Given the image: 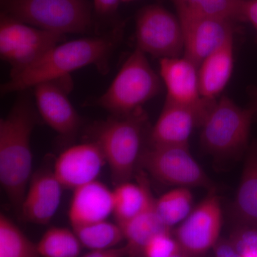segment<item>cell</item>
Listing matches in <instances>:
<instances>
[{
    "instance_id": "4316f807",
    "label": "cell",
    "mask_w": 257,
    "mask_h": 257,
    "mask_svg": "<svg viewBox=\"0 0 257 257\" xmlns=\"http://www.w3.org/2000/svg\"><path fill=\"white\" fill-rule=\"evenodd\" d=\"M228 241L241 256L257 257V226L238 225Z\"/></svg>"
},
{
    "instance_id": "5b68a950",
    "label": "cell",
    "mask_w": 257,
    "mask_h": 257,
    "mask_svg": "<svg viewBox=\"0 0 257 257\" xmlns=\"http://www.w3.org/2000/svg\"><path fill=\"white\" fill-rule=\"evenodd\" d=\"M160 90V77L149 63L146 54L136 47L95 104L112 115L128 114L143 108Z\"/></svg>"
},
{
    "instance_id": "4dcf8cb0",
    "label": "cell",
    "mask_w": 257,
    "mask_h": 257,
    "mask_svg": "<svg viewBox=\"0 0 257 257\" xmlns=\"http://www.w3.org/2000/svg\"><path fill=\"white\" fill-rule=\"evenodd\" d=\"M243 22L252 25L257 33V0H244L242 8Z\"/></svg>"
},
{
    "instance_id": "603a6c76",
    "label": "cell",
    "mask_w": 257,
    "mask_h": 257,
    "mask_svg": "<svg viewBox=\"0 0 257 257\" xmlns=\"http://www.w3.org/2000/svg\"><path fill=\"white\" fill-rule=\"evenodd\" d=\"M72 228L82 245L91 250L114 248L124 239L119 225L106 220Z\"/></svg>"
},
{
    "instance_id": "83f0119b",
    "label": "cell",
    "mask_w": 257,
    "mask_h": 257,
    "mask_svg": "<svg viewBox=\"0 0 257 257\" xmlns=\"http://www.w3.org/2000/svg\"><path fill=\"white\" fill-rule=\"evenodd\" d=\"M182 252L172 231L162 233L152 238L143 248V257H172Z\"/></svg>"
},
{
    "instance_id": "4fadbf2b",
    "label": "cell",
    "mask_w": 257,
    "mask_h": 257,
    "mask_svg": "<svg viewBox=\"0 0 257 257\" xmlns=\"http://www.w3.org/2000/svg\"><path fill=\"white\" fill-rule=\"evenodd\" d=\"M106 162L96 142L83 143L64 150L56 160L53 172L63 188L75 189L95 181Z\"/></svg>"
},
{
    "instance_id": "cb8c5ba5",
    "label": "cell",
    "mask_w": 257,
    "mask_h": 257,
    "mask_svg": "<svg viewBox=\"0 0 257 257\" xmlns=\"http://www.w3.org/2000/svg\"><path fill=\"white\" fill-rule=\"evenodd\" d=\"M193 197L187 187H176L156 199V208L164 223L172 229L192 211Z\"/></svg>"
},
{
    "instance_id": "6da1fadb",
    "label": "cell",
    "mask_w": 257,
    "mask_h": 257,
    "mask_svg": "<svg viewBox=\"0 0 257 257\" xmlns=\"http://www.w3.org/2000/svg\"><path fill=\"white\" fill-rule=\"evenodd\" d=\"M123 25H116L109 33L60 43L40 58L18 72L3 84V94L24 91L45 82L66 78L87 66H95L101 74L109 72V58L122 37Z\"/></svg>"
},
{
    "instance_id": "9c48e42d",
    "label": "cell",
    "mask_w": 257,
    "mask_h": 257,
    "mask_svg": "<svg viewBox=\"0 0 257 257\" xmlns=\"http://www.w3.org/2000/svg\"><path fill=\"white\" fill-rule=\"evenodd\" d=\"M137 48L162 58L184 53V37L178 16L160 5L144 7L136 16Z\"/></svg>"
},
{
    "instance_id": "7c38bea8",
    "label": "cell",
    "mask_w": 257,
    "mask_h": 257,
    "mask_svg": "<svg viewBox=\"0 0 257 257\" xmlns=\"http://www.w3.org/2000/svg\"><path fill=\"white\" fill-rule=\"evenodd\" d=\"M184 37V57L199 68L203 61L234 35L235 22L216 17L177 13Z\"/></svg>"
},
{
    "instance_id": "e0dca14e",
    "label": "cell",
    "mask_w": 257,
    "mask_h": 257,
    "mask_svg": "<svg viewBox=\"0 0 257 257\" xmlns=\"http://www.w3.org/2000/svg\"><path fill=\"white\" fill-rule=\"evenodd\" d=\"M114 193L98 181L74 189L69 218L71 225L81 226L105 221L114 212Z\"/></svg>"
},
{
    "instance_id": "277c9868",
    "label": "cell",
    "mask_w": 257,
    "mask_h": 257,
    "mask_svg": "<svg viewBox=\"0 0 257 257\" xmlns=\"http://www.w3.org/2000/svg\"><path fill=\"white\" fill-rule=\"evenodd\" d=\"M7 16L35 28L57 33L83 34L94 24L87 0H0Z\"/></svg>"
},
{
    "instance_id": "8fae6325",
    "label": "cell",
    "mask_w": 257,
    "mask_h": 257,
    "mask_svg": "<svg viewBox=\"0 0 257 257\" xmlns=\"http://www.w3.org/2000/svg\"><path fill=\"white\" fill-rule=\"evenodd\" d=\"M216 99L205 98L195 106L165 101L163 109L150 133L153 146H189L193 130L202 126Z\"/></svg>"
},
{
    "instance_id": "2e32d148",
    "label": "cell",
    "mask_w": 257,
    "mask_h": 257,
    "mask_svg": "<svg viewBox=\"0 0 257 257\" xmlns=\"http://www.w3.org/2000/svg\"><path fill=\"white\" fill-rule=\"evenodd\" d=\"M62 188L53 172L42 171L35 174L20 210L23 219L37 224L50 222L60 206Z\"/></svg>"
},
{
    "instance_id": "5bb4252c",
    "label": "cell",
    "mask_w": 257,
    "mask_h": 257,
    "mask_svg": "<svg viewBox=\"0 0 257 257\" xmlns=\"http://www.w3.org/2000/svg\"><path fill=\"white\" fill-rule=\"evenodd\" d=\"M67 88L50 81L35 87L37 109L49 126L60 136L70 138L79 130L81 118L67 95Z\"/></svg>"
},
{
    "instance_id": "3957f363",
    "label": "cell",
    "mask_w": 257,
    "mask_h": 257,
    "mask_svg": "<svg viewBox=\"0 0 257 257\" xmlns=\"http://www.w3.org/2000/svg\"><path fill=\"white\" fill-rule=\"evenodd\" d=\"M147 116L143 108L125 115H112L98 125L95 141L100 146L116 185L130 182L142 152Z\"/></svg>"
},
{
    "instance_id": "d6a6232c",
    "label": "cell",
    "mask_w": 257,
    "mask_h": 257,
    "mask_svg": "<svg viewBox=\"0 0 257 257\" xmlns=\"http://www.w3.org/2000/svg\"><path fill=\"white\" fill-rule=\"evenodd\" d=\"M172 257H187L185 256V255L183 253L180 252L179 253H177V254L175 255V256H173Z\"/></svg>"
},
{
    "instance_id": "836d02e7",
    "label": "cell",
    "mask_w": 257,
    "mask_h": 257,
    "mask_svg": "<svg viewBox=\"0 0 257 257\" xmlns=\"http://www.w3.org/2000/svg\"><path fill=\"white\" fill-rule=\"evenodd\" d=\"M251 107H252L257 113V98L256 101H255L254 104H253V106H251Z\"/></svg>"
},
{
    "instance_id": "e575fe53",
    "label": "cell",
    "mask_w": 257,
    "mask_h": 257,
    "mask_svg": "<svg viewBox=\"0 0 257 257\" xmlns=\"http://www.w3.org/2000/svg\"><path fill=\"white\" fill-rule=\"evenodd\" d=\"M133 1H136V0H121V3H130Z\"/></svg>"
},
{
    "instance_id": "52a82bcc",
    "label": "cell",
    "mask_w": 257,
    "mask_h": 257,
    "mask_svg": "<svg viewBox=\"0 0 257 257\" xmlns=\"http://www.w3.org/2000/svg\"><path fill=\"white\" fill-rule=\"evenodd\" d=\"M139 164L157 180L177 187L215 189L201 166L189 152V146H153L144 150Z\"/></svg>"
},
{
    "instance_id": "ffe728a7",
    "label": "cell",
    "mask_w": 257,
    "mask_h": 257,
    "mask_svg": "<svg viewBox=\"0 0 257 257\" xmlns=\"http://www.w3.org/2000/svg\"><path fill=\"white\" fill-rule=\"evenodd\" d=\"M118 224L126 240L130 257L142 254L147 243L157 235L172 231V229L164 223L159 215L155 198L138 215Z\"/></svg>"
},
{
    "instance_id": "d4e9b609",
    "label": "cell",
    "mask_w": 257,
    "mask_h": 257,
    "mask_svg": "<svg viewBox=\"0 0 257 257\" xmlns=\"http://www.w3.org/2000/svg\"><path fill=\"white\" fill-rule=\"evenodd\" d=\"M82 246L74 231L63 227L50 228L37 244L42 257H77Z\"/></svg>"
},
{
    "instance_id": "d6986e66",
    "label": "cell",
    "mask_w": 257,
    "mask_h": 257,
    "mask_svg": "<svg viewBox=\"0 0 257 257\" xmlns=\"http://www.w3.org/2000/svg\"><path fill=\"white\" fill-rule=\"evenodd\" d=\"M231 214L238 225L257 226V142L248 150Z\"/></svg>"
},
{
    "instance_id": "8992f818",
    "label": "cell",
    "mask_w": 257,
    "mask_h": 257,
    "mask_svg": "<svg viewBox=\"0 0 257 257\" xmlns=\"http://www.w3.org/2000/svg\"><path fill=\"white\" fill-rule=\"evenodd\" d=\"M256 114L252 107H241L228 96H221L216 99L201 126L202 146L219 156L241 152L247 147L251 122Z\"/></svg>"
},
{
    "instance_id": "9a60e30c",
    "label": "cell",
    "mask_w": 257,
    "mask_h": 257,
    "mask_svg": "<svg viewBox=\"0 0 257 257\" xmlns=\"http://www.w3.org/2000/svg\"><path fill=\"white\" fill-rule=\"evenodd\" d=\"M160 76L167 87L166 101L195 106L202 104L205 98L201 95L198 67L186 57L162 58Z\"/></svg>"
},
{
    "instance_id": "1f68e13d",
    "label": "cell",
    "mask_w": 257,
    "mask_h": 257,
    "mask_svg": "<svg viewBox=\"0 0 257 257\" xmlns=\"http://www.w3.org/2000/svg\"><path fill=\"white\" fill-rule=\"evenodd\" d=\"M214 257H243L235 251L228 239H220L213 248Z\"/></svg>"
},
{
    "instance_id": "f1b7e54d",
    "label": "cell",
    "mask_w": 257,
    "mask_h": 257,
    "mask_svg": "<svg viewBox=\"0 0 257 257\" xmlns=\"http://www.w3.org/2000/svg\"><path fill=\"white\" fill-rule=\"evenodd\" d=\"M121 0H94V10L101 17L109 16L116 13Z\"/></svg>"
},
{
    "instance_id": "44dd1931",
    "label": "cell",
    "mask_w": 257,
    "mask_h": 257,
    "mask_svg": "<svg viewBox=\"0 0 257 257\" xmlns=\"http://www.w3.org/2000/svg\"><path fill=\"white\" fill-rule=\"evenodd\" d=\"M138 184L130 182L116 185L114 193V212L117 224L133 219L145 210L153 200L150 184L143 174L138 176Z\"/></svg>"
},
{
    "instance_id": "484cf974",
    "label": "cell",
    "mask_w": 257,
    "mask_h": 257,
    "mask_svg": "<svg viewBox=\"0 0 257 257\" xmlns=\"http://www.w3.org/2000/svg\"><path fill=\"white\" fill-rule=\"evenodd\" d=\"M32 242L5 214L0 215V257H40Z\"/></svg>"
},
{
    "instance_id": "30bf717a",
    "label": "cell",
    "mask_w": 257,
    "mask_h": 257,
    "mask_svg": "<svg viewBox=\"0 0 257 257\" xmlns=\"http://www.w3.org/2000/svg\"><path fill=\"white\" fill-rule=\"evenodd\" d=\"M223 215L215 189L192 209L173 233L187 257H202L220 240Z\"/></svg>"
},
{
    "instance_id": "7a4b0ae2",
    "label": "cell",
    "mask_w": 257,
    "mask_h": 257,
    "mask_svg": "<svg viewBox=\"0 0 257 257\" xmlns=\"http://www.w3.org/2000/svg\"><path fill=\"white\" fill-rule=\"evenodd\" d=\"M35 115L25 99L0 121V182L17 211L21 210L31 180V136Z\"/></svg>"
},
{
    "instance_id": "ba28073f",
    "label": "cell",
    "mask_w": 257,
    "mask_h": 257,
    "mask_svg": "<svg viewBox=\"0 0 257 257\" xmlns=\"http://www.w3.org/2000/svg\"><path fill=\"white\" fill-rule=\"evenodd\" d=\"M66 35L21 23L3 13L0 16V55L18 72L63 42Z\"/></svg>"
},
{
    "instance_id": "f546056e",
    "label": "cell",
    "mask_w": 257,
    "mask_h": 257,
    "mask_svg": "<svg viewBox=\"0 0 257 257\" xmlns=\"http://www.w3.org/2000/svg\"><path fill=\"white\" fill-rule=\"evenodd\" d=\"M130 256V249L125 245L121 247H114L108 249L92 250L82 257H126Z\"/></svg>"
},
{
    "instance_id": "7402d4cb",
    "label": "cell",
    "mask_w": 257,
    "mask_h": 257,
    "mask_svg": "<svg viewBox=\"0 0 257 257\" xmlns=\"http://www.w3.org/2000/svg\"><path fill=\"white\" fill-rule=\"evenodd\" d=\"M175 5L177 13L216 17L243 22L244 0H167Z\"/></svg>"
},
{
    "instance_id": "ac0fdd59",
    "label": "cell",
    "mask_w": 257,
    "mask_h": 257,
    "mask_svg": "<svg viewBox=\"0 0 257 257\" xmlns=\"http://www.w3.org/2000/svg\"><path fill=\"white\" fill-rule=\"evenodd\" d=\"M234 35L208 56L198 69L199 89L202 97L216 99L224 90L234 67Z\"/></svg>"
}]
</instances>
